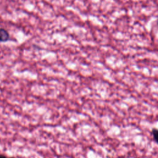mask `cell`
Listing matches in <instances>:
<instances>
[{"instance_id": "obj_1", "label": "cell", "mask_w": 158, "mask_h": 158, "mask_svg": "<svg viewBox=\"0 0 158 158\" xmlns=\"http://www.w3.org/2000/svg\"><path fill=\"white\" fill-rule=\"evenodd\" d=\"M9 39V34L7 30L0 28V42H6Z\"/></svg>"}, {"instance_id": "obj_2", "label": "cell", "mask_w": 158, "mask_h": 158, "mask_svg": "<svg viewBox=\"0 0 158 158\" xmlns=\"http://www.w3.org/2000/svg\"><path fill=\"white\" fill-rule=\"evenodd\" d=\"M152 133L153 138H154V140L158 144V130L154 128L152 131Z\"/></svg>"}, {"instance_id": "obj_3", "label": "cell", "mask_w": 158, "mask_h": 158, "mask_svg": "<svg viewBox=\"0 0 158 158\" xmlns=\"http://www.w3.org/2000/svg\"><path fill=\"white\" fill-rule=\"evenodd\" d=\"M0 158H15L14 157H7L4 154H0Z\"/></svg>"}, {"instance_id": "obj_4", "label": "cell", "mask_w": 158, "mask_h": 158, "mask_svg": "<svg viewBox=\"0 0 158 158\" xmlns=\"http://www.w3.org/2000/svg\"><path fill=\"white\" fill-rule=\"evenodd\" d=\"M157 27H158V20H157Z\"/></svg>"}]
</instances>
